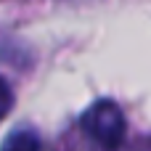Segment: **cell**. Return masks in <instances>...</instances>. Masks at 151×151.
<instances>
[{"mask_svg":"<svg viewBox=\"0 0 151 151\" xmlns=\"http://www.w3.org/2000/svg\"><path fill=\"white\" fill-rule=\"evenodd\" d=\"M0 151H40V138L32 130H13L3 141Z\"/></svg>","mask_w":151,"mask_h":151,"instance_id":"obj_2","label":"cell"},{"mask_svg":"<svg viewBox=\"0 0 151 151\" xmlns=\"http://www.w3.org/2000/svg\"><path fill=\"white\" fill-rule=\"evenodd\" d=\"M125 114L114 101H96L82 114V130L90 141H96L101 149L114 151L125 141Z\"/></svg>","mask_w":151,"mask_h":151,"instance_id":"obj_1","label":"cell"},{"mask_svg":"<svg viewBox=\"0 0 151 151\" xmlns=\"http://www.w3.org/2000/svg\"><path fill=\"white\" fill-rule=\"evenodd\" d=\"M11 106H13V93H11V85L0 77V119L11 111Z\"/></svg>","mask_w":151,"mask_h":151,"instance_id":"obj_3","label":"cell"}]
</instances>
